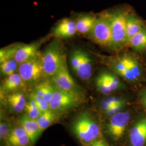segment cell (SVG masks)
Wrapping results in <instances>:
<instances>
[{
    "label": "cell",
    "mask_w": 146,
    "mask_h": 146,
    "mask_svg": "<svg viewBox=\"0 0 146 146\" xmlns=\"http://www.w3.org/2000/svg\"><path fill=\"white\" fill-rule=\"evenodd\" d=\"M96 86L100 92L105 95H109L113 92L106 77L104 73L100 74L97 77L96 79Z\"/></svg>",
    "instance_id": "24"
},
{
    "label": "cell",
    "mask_w": 146,
    "mask_h": 146,
    "mask_svg": "<svg viewBox=\"0 0 146 146\" xmlns=\"http://www.w3.org/2000/svg\"><path fill=\"white\" fill-rule=\"evenodd\" d=\"M106 77L109 82L110 87L113 91L115 90L120 87V81L119 78L115 75L111 73H104Z\"/></svg>",
    "instance_id": "30"
},
{
    "label": "cell",
    "mask_w": 146,
    "mask_h": 146,
    "mask_svg": "<svg viewBox=\"0 0 146 146\" xmlns=\"http://www.w3.org/2000/svg\"><path fill=\"white\" fill-rule=\"evenodd\" d=\"M72 131L84 146L101 139V133L99 125L87 112L81 113L76 117L72 124Z\"/></svg>",
    "instance_id": "1"
},
{
    "label": "cell",
    "mask_w": 146,
    "mask_h": 146,
    "mask_svg": "<svg viewBox=\"0 0 146 146\" xmlns=\"http://www.w3.org/2000/svg\"><path fill=\"white\" fill-rule=\"evenodd\" d=\"M40 45L41 42H38L27 44H20L16 52L14 58L16 62L20 65L40 54L39 52Z\"/></svg>",
    "instance_id": "11"
},
{
    "label": "cell",
    "mask_w": 146,
    "mask_h": 146,
    "mask_svg": "<svg viewBox=\"0 0 146 146\" xmlns=\"http://www.w3.org/2000/svg\"><path fill=\"white\" fill-rule=\"evenodd\" d=\"M28 100L25 109V114L31 119L37 120L41 113L35 101L30 96H29V99Z\"/></svg>",
    "instance_id": "23"
},
{
    "label": "cell",
    "mask_w": 146,
    "mask_h": 146,
    "mask_svg": "<svg viewBox=\"0 0 146 146\" xmlns=\"http://www.w3.org/2000/svg\"><path fill=\"white\" fill-rule=\"evenodd\" d=\"M104 101L106 102H107L110 104L116 105V104H120L122 103H125V100L122 99V98L119 96H115V97H110L107 98L104 100Z\"/></svg>",
    "instance_id": "32"
},
{
    "label": "cell",
    "mask_w": 146,
    "mask_h": 146,
    "mask_svg": "<svg viewBox=\"0 0 146 146\" xmlns=\"http://www.w3.org/2000/svg\"><path fill=\"white\" fill-rule=\"evenodd\" d=\"M5 101L7 110L14 114H18L25 110L27 104L26 95L22 92L19 91L8 94L2 98Z\"/></svg>",
    "instance_id": "9"
},
{
    "label": "cell",
    "mask_w": 146,
    "mask_h": 146,
    "mask_svg": "<svg viewBox=\"0 0 146 146\" xmlns=\"http://www.w3.org/2000/svg\"><path fill=\"white\" fill-rule=\"evenodd\" d=\"M124 58L125 59L128 68L130 70L135 80H136L140 76V74H141L140 69L137 63L135 60H134L133 58H132L131 57L125 56Z\"/></svg>",
    "instance_id": "27"
},
{
    "label": "cell",
    "mask_w": 146,
    "mask_h": 146,
    "mask_svg": "<svg viewBox=\"0 0 146 146\" xmlns=\"http://www.w3.org/2000/svg\"><path fill=\"white\" fill-rule=\"evenodd\" d=\"M41 54L19 65V74L26 84L35 85L45 78L41 62Z\"/></svg>",
    "instance_id": "5"
},
{
    "label": "cell",
    "mask_w": 146,
    "mask_h": 146,
    "mask_svg": "<svg viewBox=\"0 0 146 146\" xmlns=\"http://www.w3.org/2000/svg\"><path fill=\"white\" fill-rule=\"evenodd\" d=\"M132 146H143L146 142V117L139 120L131 128L129 134Z\"/></svg>",
    "instance_id": "13"
},
{
    "label": "cell",
    "mask_w": 146,
    "mask_h": 146,
    "mask_svg": "<svg viewBox=\"0 0 146 146\" xmlns=\"http://www.w3.org/2000/svg\"><path fill=\"white\" fill-rule=\"evenodd\" d=\"M54 90L55 86L52 81L45 80L35 84L33 91L49 104L52 99Z\"/></svg>",
    "instance_id": "16"
},
{
    "label": "cell",
    "mask_w": 146,
    "mask_h": 146,
    "mask_svg": "<svg viewBox=\"0 0 146 146\" xmlns=\"http://www.w3.org/2000/svg\"><path fill=\"white\" fill-rule=\"evenodd\" d=\"M144 27L142 21L133 14L128 15L126 19L127 42Z\"/></svg>",
    "instance_id": "18"
},
{
    "label": "cell",
    "mask_w": 146,
    "mask_h": 146,
    "mask_svg": "<svg viewBox=\"0 0 146 146\" xmlns=\"http://www.w3.org/2000/svg\"><path fill=\"white\" fill-rule=\"evenodd\" d=\"M76 32L75 22L69 19H64L54 27L52 34L56 38H67L73 36Z\"/></svg>",
    "instance_id": "15"
},
{
    "label": "cell",
    "mask_w": 146,
    "mask_h": 146,
    "mask_svg": "<svg viewBox=\"0 0 146 146\" xmlns=\"http://www.w3.org/2000/svg\"><path fill=\"white\" fill-rule=\"evenodd\" d=\"M145 49H146V46H145Z\"/></svg>",
    "instance_id": "36"
},
{
    "label": "cell",
    "mask_w": 146,
    "mask_h": 146,
    "mask_svg": "<svg viewBox=\"0 0 146 146\" xmlns=\"http://www.w3.org/2000/svg\"><path fill=\"white\" fill-rule=\"evenodd\" d=\"M125 103H122L120 104L114 105L113 107H111L110 110L105 111L106 114L108 116H112L113 115L120 112V111L123 108Z\"/></svg>",
    "instance_id": "31"
},
{
    "label": "cell",
    "mask_w": 146,
    "mask_h": 146,
    "mask_svg": "<svg viewBox=\"0 0 146 146\" xmlns=\"http://www.w3.org/2000/svg\"><path fill=\"white\" fill-rule=\"evenodd\" d=\"M51 81L57 88L69 92L82 93L70 74L66 61L63 63L58 72L51 78Z\"/></svg>",
    "instance_id": "7"
},
{
    "label": "cell",
    "mask_w": 146,
    "mask_h": 146,
    "mask_svg": "<svg viewBox=\"0 0 146 146\" xmlns=\"http://www.w3.org/2000/svg\"><path fill=\"white\" fill-rule=\"evenodd\" d=\"M78 78L82 80H88L92 74V61L88 54L81 50V58L76 72Z\"/></svg>",
    "instance_id": "17"
},
{
    "label": "cell",
    "mask_w": 146,
    "mask_h": 146,
    "mask_svg": "<svg viewBox=\"0 0 146 146\" xmlns=\"http://www.w3.org/2000/svg\"><path fill=\"white\" fill-rule=\"evenodd\" d=\"M130 120L131 115L128 111H120L110 117L107 130L113 140L116 141L122 137Z\"/></svg>",
    "instance_id": "8"
},
{
    "label": "cell",
    "mask_w": 146,
    "mask_h": 146,
    "mask_svg": "<svg viewBox=\"0 0 146 146\" xmlns=\"http://www.w3.org/2000/svg\"><path fill=\"white\" fill-rule=\"evenodd\" d=\"M19 65L16 62L14 58L7 60L1 63V73L5 77L8 76L15 73L17 69H19Z\"/></svg>",
    "instance_id": "22"
},
{
    "label": "cell",
    "mask_w": 146,
    "mask_h": 146,
    "mask_svg": "<svg viewBox=\"0 0 146 146\" xmlns=\"http://www.w3.org/2000/svg\"><path fill=\"white\" fill-rule=\"evenodd\" d=\"M128 43L136 50L140 51L146 45V28L144 27L140 31L132 37Z\"/></svg>",
    "instance_id": "21"
},
{
    "label": "cell",
    "mask_w": 146,
    "mask_h": 146,
    "mask_svg": "<svg viewBox=\"0 0 146 146\" xmlns=\"http://www.w3.org/2000/svg\"><path fill=\"white\" fill-rule=\"evenodd\" d=\"M20 45V44H16L1 48L0 50V63H1L7 60L14 58L16 52Z\"/></svg>",
    "instance_id": "26"
},
{
    "label": "cell",
    "mask_w": 146,
    "mask_h": 146,
    "mask_svg": "<svg viewBox=\"0 0 146 146\" xmlns=\"http://www.w3.org/2000/svg\"><path fill=\"white\" fill-rule=\"evenodd\" d=\"M12 129L9 121L5 119L3 117H1L0 122V140L1 143L3 145L7 140Z\"/></svg>",
    "instance_id": "25"
},
{
    "label": "cell",
    "mask_w": 146,
    "mask_h": 146,
    "mask_svg": "<svg viewBox=\"0 0 146 146\" xmlns=\"http://www.w3.org/2000/svg\"><path fill=\"white\" fill-rule=\"evenodd\" d=\"M29 96L35 101L41 113L49 110V104L47 103L46 101H45L42 98L40 97L36 94H35L33 91H32Z\"/></svg>",
    "instance_id": "28"
},
{
    "label": "cell",
    "mask_w": 146,
    "mask_h": 146,
    "mask_svg": "<svg viewBox=\"0 0 146 146\" xmlns=\"http://www.w3.org/2000/svg\"><path fill=\"white\" fill-rule=\"evenodd\" d=\"M96 18L91 15L80 16L75 21L77 32L81 34H88L94 26Z\"/></svg>",
    "instance_id": "19"
},
{
    "label": "cell",
    "mask_w": 146,
    "mask_h": 146,
    "mask_svg": "<svg viewBox=\"0 0 146 146\" xmlns=\"http://www.w3.org/2000/svg\"><path fill=\"white\" fill-rule=\"evenodd\" d=\"M81 58V50H74L70 55V64L73 71L76 73L78 68Z\"/></svg>",
    "instance_id": "29"
},
{
    "label": "cell",
    "mask_w": 146,
    "mask_h": 146,
    "mask_svg": "<svg viewBox=\"0 0 146 146\" xmlns=\"http://www.w3.org/2000/svg\"><path fill=\"white\" fill-rule=\"evenodd\" d=\"M84 100L82 93L66 92L55 87L52 99L49 103V109L60 116L78 107Z\"/></svg>",
    "instance_id": "3"
},
{
    "label": "cell",
    "mask_w": 146,
    "mask_h": 146,
    "mask_svg": "<svg viewBox=\"0 0 146 146\" xmlns=\"http://www.w3.org/2000/svg\"><path fill=\"white\" fill-rule=\"evenodd\" d=\"M128 14L123 11H118L110 14L112 35L111 46L119 48L127 42L126 19Z\"/></svg>",
    "instance_id": "6"
},
{
    "label": "cell",
    "mask_w": 146,
    "mask_h": 146,
    "mask_svg": "<svg viewBox=\"0 0 146 146\" xmlns=\"http://www.w3.org/2000/svg\"><path fill=\"white\" fill-rule=\"evenodd\" d=\"M59 116V115L50 109L42 113L36 120L41 133H42L49 126L52 125L58 120Z\"/></svg>",
    "instance_id": "20"
},
{
    "label": "cell",
    "mask_w": 146,
    "mask_h": 146,
    "mask_svg": "<svg viewBox=\"0 0 146 146\" xmlns=\"http://www.w3.org/2000/svg\"><path fill=\"white\" fill-rule=\"evenodd\" d=\"M114 106V105H113V104H108L107 102H106L105 101H103L100 104V108H101V110H103L104 111V112H105V111H106L110 110Z\"/></svg>",
    "instance_id": "34"
},
{
    "label": "cell",
    "mask_w": 146,
    "mask_h": 146,
    "mask_svg": "<svg viewBox=\"0 0 146 146\" xmlns=\"http://www.w3.org/2000/svg\"><path fill=\"white\" fill-rule=\"evenodd\" d=\"M26 83L19 73H14L5 77L2 81L1 85V98L8 94L21 91L24 88Z\"/></svg>",
    "instance_id": "10"
},
{
    "label": "cell",
    "mask_w": 146,
    "mask_h": 146,
    "mask_svg": "<svg viewBox=\"0 0 146 146\" xmlns=\"http://www.w3.org/2000/svg\"><path fill=\"white\" fill-rule=\"evenodd\" d=\"M26 132L20 125L13 128L3 146H32Z\"/></svg>",
    "instance_id": "12"
},
{
    "label": "cell",
    "mask_w": 146,
    "mask_h": 146,
    "mask_svg": "<svg viewBox=\"0 0 146 146\" xmlns=\"http://www.w3.org/2000/svg\"><path fill=\"white\" fill-rule=\"evenodd\" d=\"M66 61L62 44L58 40L51 42L41 54V62L45 78H50Z\"/></svg>",
    "instance_id": "2"
},
{
    "label": "cell",
    "mask_w": 146,
    "mask_h": 146,
    "mask_svg": "<svg viewBox=\"0 0 146 146\" xmlns=\"http://www.w3.org/2000/svg\"><path fill=\"white\" fill-rule=\"evenodd\" d=\"M87 146H108V145L104 140L99 139Z\"/></svg>",
    "instance_id": "33"
},
{
    "label": "cell",
    "mask_w": 146,
    "mask_h": 146,
    "mask_svg": "<svg viewBox=\"0 0 146 146\" xmlns=\"http://www.w3.org/2000/svg\"><path fill=\"white\" fill-rule=\"evenodd\" d=\"M89 38L102 46H111L112 35L110 14H103L97 17L92 29L88 34Z\"/></svg>",
    "instance_id": "4"
},
{
    "label": "cell",
    "mask_w": 146,
    "mask_h": 146,
    "mask_svg": "<svg viewBox=\"0 0 146 146\" xmlns=\"http://www.w3.org/2000/svg\"><path fill=\"white\" fill-rule=\"evenodd\" d=\"M142 101L143 105L145 106V107L146 108V92L145 93V94H143V95L142 96Z\"/></svg>",
    "instance_id": "35"
},
{
    "label": "cell",
    "mask_w": 146,
    "mask_h": 146,
    "mask_svg": "<svg viewBox=\"0 0 146 146\" xmlns=\"http://www.w3.org/2000/svg\"><path fill=\"white\" fill-rule=\"evenodd\" d=\"M19 125L26 132L32 145L34 144L38 137L42 134L40 130L36 120L31 119L26 114H24L19 118Z\"/></svg>",
    "instance_id": "14"
}]
</instances>
